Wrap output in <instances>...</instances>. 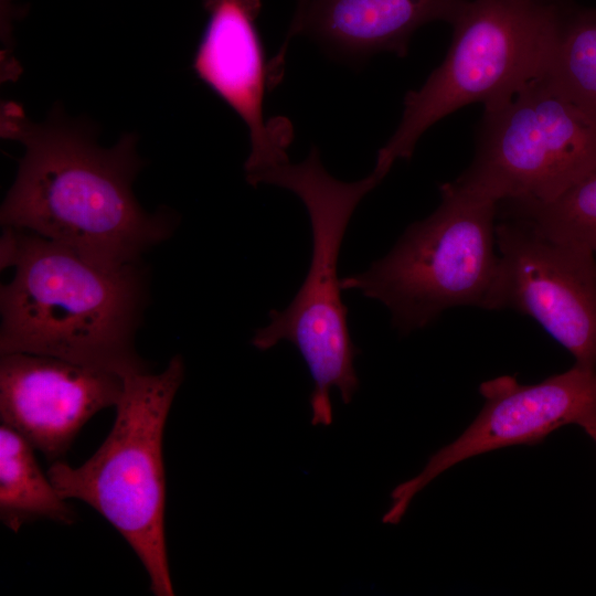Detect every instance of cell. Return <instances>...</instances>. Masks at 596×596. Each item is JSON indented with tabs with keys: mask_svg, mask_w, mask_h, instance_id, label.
<instances>
[{
	"mask_svg": "<svg viewBox=\"0 0 596 596\" xmlns=\"http://www.w3.org/2000/svg\"><path fill=\"white\" fill-rule=\"evenodd\" d=\"M485 403L462 434L432 455L424 469L400 483L382 518L397 524L414 497L439 475L471 457L514 445L541 443L555 429L596 422V369L574 364L536 384L499 376L480 384Z\"/></svg>",
	"mask_w": 596,
	"mask_h": 596,
	"instance_id": "9",
	"label": "cell"
},
{
	"mask_svg": "<svg viewBox=\"0 0 596 596\" xmlns=\"http://www.w3.org/2000/svg\"><path fill=\"white\" fill-rule=\"evenodd\" d=\"M500 256L492 310L535 320L575 359L596 369V255L504 216L496 226Z\"/></svg>",
	"mask_w": 596,
	"mask_h": 596,
	"instance_id": "8",
	"label": "cell"
},
{
	"mask_svg": "<svg viewBox=\"0 0 596 596\" xmlns=\"http://www.w3.org/2000/svg\"><path fill=\"white\" fill-rule=\"evenodd\" d=\"M596 167V128L542 76L483 111L472 162L455 182L499 204L556 199Z\"/></svg>",
	"mask_w": 596,
	"mask_h": 596,
	"instance_id": "7",
	"label": "cell"
},
{
	"mask_svg": "<svg viewBox=\"0 0 596 596\" xmlns=\"http://www.w3.org/2000/svg\"><path fill=\"white\" fill-rule=\"evenodd\" d=\"M124 379L110 371L32 353L0 360V418L52 462L62 460L97 412L116 406Z\"/></svg>",
	"mask_w": 596,
	"mask_h": 596,
	"instance_id": "11",
	"label": "cell"
},
{
	"mask_svg": "<svg viewBox=\"0 0 596 596\" xmlns=\"http://www.w3.org/2000/svg\"><path fill=\"white\" fill-rule=\"evenodd\" d=\"M1 266L14 267L0 292V353L54 356L125 377L147 371L135 349L146 301L136 264L99 267L71 248L3 227Z\"/></svg>",
	"mask_w": 596,
	"mask_h": 596,
	"instance_id": "2",
	"label": "cell"
},
{
	"mask_svg": "<svg viewBox=\"0 0 596 596\" xmlns=\"http://www.w3.org/2000/svg\"><path fill=\"white\" fill-rule=\"evenodd\" d=\"M543 77L596 128V9L566 4Z\"/></svg>",
	"mask_w": 596,
	"mask_h": 596,
	"instance_id": "14",
	"label": "cell"
},
{
	"mask_svg": "<svg viewBox=\"0 0 596 596\" xmlns=\"http://www.w3.org/2000/svg\"><path fill=\"white\" fill-rule=\"evenodd\" d=\"M564 0H466L451 22L453 41L443 63L404 97L401 123L379 150L375 169L385 175L409 159L422 135L471 103L494 108L541 78L556 45Z\"/></svg>",
	"mask_w": 596,
	"mask_h": 596,
	"instance_id": "5",
	"label": "cell"
},
{
	"mask_svg": "<svg viewBox=\"0 0 596 596\" xmlns=\"http://www.w3.org/2000/svg\"><path fill=\"white\" fill-rule=\"evenodd\" d=\"M209 15L193 58L198 77L246 124L251 152L245 161L252 185L262 173L289 162L292 127L286 118L266 120L264 99L278 84L257 28L260 0H203Z\"/></svg>",
	"mask_w": 596,
	"mask_h": 596,
	"instance_id": "10",
	"label": "cell"
},
{
	"mask_svg": "<svg viewBox=\"0 0 596 596\" xmlns=\"http://www.w3.org/2000/svg\"><path fill=\"white\" fill-rule=\"evenodd\" d=\"M1 135L25 147L1 206L3 227L34 233L109 269L138 263L171 234V216L146 212L134 195L142 167L134 134L102 148L92 127L66 118L57 106L35 124L19 105L6 103Z\"/></svg>",
	"mask_w": 596,
	"mask_h": 596,
	"instance_id": "1",
	"label": "cell"
},
{
	"mask_svg": "<svg viewBox=\"0 0 596 596\" xmlns=\"http://www.w3.org/2000/svg\"><path fill=\"white\" fill-rule=\"evenodd\" d=\"M184 377L181 355L159 373L129 374L108 436L78 467L51 464L47 476L58 494L84 501L126 540L142 563L156 596H173L164 534L163 432Z\"/></svg>",
	"mask_w": 596,
	"mask_h": 596,
	"instance_id": "4",
	"label": "cell"
},
{
	"mask_svg": "<svg viewBox=\"0 0 596 596\" xmlns=\"http://www.w3.org/2000/svg\"><path fill=\"white\" fill-rule=\"evenodd\" d=\"M466 0H308L297 8L286 42L274 56L285 65L288 41L299 34L331 55L360 62L380 53L403 57L414 32L426 23L451 24Z\"/></svg>",
	"mask_w": 596,
	"mask_h": 596,
	"instance_id": "12",
	"label": "cell"
},
{
	"mask_svg": "<svg viewBox=\"0 0 596 596\" xmlns=\"http://www.w3.org/2000/svg\"><path fill=\"white\" fill-rule=\"evenodd\" d=\"M504 216L521 220L543 235L584 247L596 255V167L556 199L505 201Z\"/></svg>",
	"mask_w": 596,
	"mask_h": 596,
	"instance_id": "15",
	"label": "cell"
},
{
	"mask_svg": "<svg viewBox=\"0 0 596 596\" xmlns=\"http://www.w3.org/2000/svg\"><path fill=\"white\" fill-rule=\"evenodd\" d=\"M308 0H297V8L304 6Z\"/></svg>",
	"mask_w": 596,
	"mask_h": 596,
	"instance_id": "17",
	"label": "cell"
},
{
	"mask_svg": "<svg viewBox=\"0 0 596 596\" xmlns=\"http://www.w3.org/2000/svg\"><path fill=\"white\" fill-rule=\"evenodd\" d=\"M440 195L438 207L411 224L384 257L341 278L343 290L383 304L404 334L453 308L492 310L500 267L499 203L455 181L443 184Z\"/></svg>",
	"mask_w": 596,
	"mask_h": 596,
	"instance_id": "6",
	"label": "cell"
},
{
	"mask_svg": "<svg viewBox=\"0 0 596 596\" xmlns=\"http://www.w3.org/2000/svg\"><path fill=\"white\" fill-rule=\"evenodd\" d=\"M585 433L594 440L596 444V422L588 423L582 427Z\"/></svg>",
	"mask_w": 596,
	"mask_h": 596,
	"instance_id": "16",
	"label": "cell"
},
{
	"mask_svg": "<svg viewBox=\"0 0 596 596\" xmlns=\"http://www.w3.org/2000/svg\"><path fill=\"white\" fill-rule=\"evenodd\" d=\"M0 519L14 532L40 519L75 521L73 509L42 472L34 448L4 424L0 427Z\"/></svg>",
	"mask_w": 596,
	"mask_h": 596,
	"instance_id": "13",
	"label": "cell"
},
{
	"mask_svg": "<svg viewBox=\"0 0 596 596\" xmlns=\"http://www.w3.org/2000/svg\"><path fill=\"white\" fill-rule=\"evenodd\" d=\"M383 179L384 175L373 169L358 181L338 180L324 169L313 147L302 162H287L270 169L252 184L290 190L299 196L309 215L312 251L306 278L288 307L269 312V323L255 331L252 344L266 351L280 341H288L297 348L313 381L310 407L315 426H329L333 421L332 387L338 389L342 402L349 404L360 386L353 365L360 350L348 326L338 258L353 212Z\"/></svg>",
	"mask_w": 596,
	"mask_h": 596,
	"instance_id": "3",
	"label": "cell"
}]
</instances>
